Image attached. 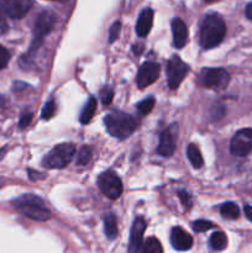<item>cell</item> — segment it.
<instances>
[{"label":"cell","mask_w":252,"mask_h":253,"mask_svg":"<svg viewBox=\"0 0 252 253\" xmlns=\"http://www.w3.org/2000/svg\"><path fill=\"white\" fill-rule=\"evenodd\" d=\"M205 1H207V2H214V1H216V0H205Z\"/></svg>","instance_id":"cell-36"},{"label":"cell","mask_w":252,"mask_h":253,"mask_svg":"<svg viewBox=\"0 0 252 253\" xmlns=\"http://www.w3.org/2000/svg\"><path fill=\"white\" fill-rule=\"evenodd\" d=\"M212 227H214V225L210 221H205V220H198L193 224V229L197 232H205L208 230L212 229Z\"/></svg>","instance_id":"cell-25"},{"label":"cell","mask_w":252,"mask_h":253,"mask_svg":"<svg viewBox=\"0 0 252 253\" xmlns=\"http://www.w3.org/2000/svg\"><path fill=\"white\" fill-rule=\"evenodd\" d=\"M220 212H221L222 216L225 219H230V220H235L239 217L240 215V209L235 203H225V204L221 205L220 208Z\"/></svg>","instance_id":"cell-21"},{"label":"cell","mask_w":252,"mask_h":253,"mask_svg":"<svg viewBox=\"0 0 252 253\" xmlns=\"http://www.w3.org/2000/svg\"><path fill=\"white\" fill-rule=\"evenodd\" d=\"M173 42L177 48H183L188 41V27L180 19H173L172 21Z\"/></svg>","instance_id":"cell-15"},{"label":"cell","mask_w":252,"mask_h":253,"mask_svg":"<svg viewBox=\"0 0 252 253\" xmlns=\"http://www.w3.org/2000/svg\"><path fill=\"white\" fill-rule=\"evenodd\" d=\"M227 245V237L224 232L221 231H217L214 232L210 237V246H211L212 250L215 251H221L226 247Z\"/></svg>","instance_id":"cell-20"},{"label":"cell","mask_w":252,"mask_h":253,"mask_svg":"<svg viewBox=\"0 0 252 253\" xmlns=\"http://www.w3.org/2000/svg\"><path fill=\"white\" fill-rule=\"evenodd\" d=\"M153 24V11L151 9H145L140 14L136 24V32L140 37H146L151 31Z\"/></svg>","instance_id":"cell-16"},{"label":"cell","mask_w":252,"mask_h":253,"mask_svg":"<svg viewBox=\"0 0 252 253\" xmlns=\"http://www.w3.org/2000/svg\"><path fill=\"white\" fill-rule=\"evenodd\" d=\"M175 145H177V126L172 125L161 133L157 152L163 157H170L174 153Z\"/></svg>","instance_id":"cell-12"},{"label":"cell","mask_w":252,"mask_h":253,"mask_svg":"<svg viewBox=\"0 0 252 253\" xmlns=\"http://www.w3.org/2000/svg\"><path fill=\"white\" fill-rule=\"evenodd\" d=\"M142 253H163V249L161 242L155 237H150L146 240L142 246Z\"/></svg>","instance_id":"cell-22"},{"label":"cell","mask_w":252,"mask_h":253,"mask_svg":"<svg viewBox=\"0 0 252 253\" xmlns=\"http://www.w3.org/2000/svg\"><path fill=\"white\" fill-rule=\"evenodd\" d=\"M32 114L31 113H27V114H24V115L21 116V119H20V123H19V126L21 128H25V127H27V126L30 125V124H31V121H32Z\"/></svg>","instance_id":"cell-31"},{"label":"cell","mask_w":252,"mask_h":253,"mask_svg":"<svg viewBox=\"0 0 252 253\" xmlns=\"http://www.w3.org/2000/svg\"><path fill=\"white\" fill-rule=\"evenodd\" d=\"M14 208L25 216L36 221H47L51 217V212L44 207L43 202L36 195L26 194L17 198L14 202Z\"/></svg>","instance_id":"cell-2"},{"label":"cell","mask_w":252,"mask_h":253,"mask_svg":"<svg viewBox=\"0 0 252 253\" xmlns=\"http://www.w3.org/2000/svg\"><path fill=\"white\" fill-rule=\"evenodd\" d=\"M189 67L187 63L182 61L178 56H173L168 62V85L170 89H177L179 84L182 83L183 79L188 74Z\"/></svg>","instance_id":"cell-9"},{"label":"cell","mask_w":252,"mask_h":253,"mask_svg":"<svg viewBox=\"0 0 252 253\" xmlns=\"http://www.w3.org/2000/svg\"><path fill=\"white\" fill-rule=\"evenodd\" d=\"M120 31H121V22L120 21L114 22V25L110 29V34H109V42H110V43H113L114 41L118 40L119 35H120Z\"/></svg>","instance_id":"cell-27"},{"label":"cell","mask_w":252,"mask_h":253,"mask_svg":"<svg viewBox=\"0 0 252 253\" xmlns=\"http://www.w3.org/2000/svg\"><path fill=\"white\" fill-rule=\"evenodd\" d=\"M252 151V128L237 131L230 142V152L237 157H245Z\"/></svg>","instance_id":"cell-6"},{"label":"cell","mask_w":252,"mask_h":253,"mask_svg":"<svg viewBox=\"0 0 252 253\" xmlns=\"http://www.w3.org/2000/svg\"><path fill=\"white\" fill-rule=\"evenodd\" d=\"M74 153H76V147L72 143H62V145H57L49 151L43 158V166L47 168H52V169H59V168H64L73 158Z\"/></svg>","instance_id":"cell-4"},{"label":"cell","mask_w":252,"mask_h":253,"mask_svg":"<svg viewBox=\"0 0 252 253\" xmlns=\"http://www.w3.org/2000/svg\"><path fill=\"white\" fill-rule=\"evenodd\" d=\"M187 153H188V158H189V161H190V163L193 165V167L194 168L203 167V165H204V160H203V156H202V153H200V150L198 148L197 145H194V143H190V145L188 146Z\"/></svg>","instance_id":"cell-17"},{"label":"cell","mask_w":252,"mask_h":253,"mask_svg":"<svg viewBox=\"0 0 252 253\" xmlns=\"http://www.w3.org/2000/svg\"><path fill=\"white\" fill-rule=\"evenodd\" d=\"M104 225H105V234L108 239L114 240L118 235V221L114 214H108L104 217Z\"/></svg>","instance_id":"cell-18"},{"label":"cell","mask_w":252,"mask_h":253,"mask_svg":"<svg viewBox=\"0 0 252 253\" xmlns=\"http://www.w3.org/2000/svg\"><path fill=\"white\" fill-rule=\"evenodd\" d=\"M9 61H10V53L7 52V49L5 48L4 46L0 44V71L4 69L5 67L7 66Z\"/></svg>","instance_id":"cell-28"},{"label":"cell","mask_w":252,"mask_h":253,"mask_svg":"<svg viewBox=\"0 0 252 253\" xmlns=\"http://www.w3.org/2000/svg\"><path fill=\"white\" fill-rule=\"evenodd\" d=\"M113 96H114V93L111 89L104 88L103 90H101L100 98L104 105H109V104H111V101H113Z\"/></svg>","instance_id":"cell-29"},{"label":"cell","mask_w":252,"mask_h":253,"mask_svg":"<svg viewBox=\"0 0 252 253\" xmlns=\"http://www.w3.org/2000/svg\"><path fill=\"white\" fill-rule=\"evenodd\" d=\"M104 123H105L108 132L120 140L127 138L137 128V123L135 119L128 114L124 113L109 114L104 119Z\"/></svg>","instance_id":"cell-3"},{"label":"cell","mask_w":252,"mask_h":253,"mask_svg":"<svg viewBox=\"0 0 252 253\" xmlns=\"http://www.w3.org/2000/svg\"><path fill=\"white\" fill-rule=\"evenodd\" d=\"M54 24H56V16L52 11L49 10H44L37 17L36 22H35L34 27V41H32L31 48H30L29 54H31L32 52L36 51L42 43V40L44 36L49 34L53 29Z\"/></svg>","instance_id":"cell-5"},{"label":"cell","mask_w":252,"mask_h":253,"mask_svg":"<svg viewBox=\"0 0 252 253\" xmlns=\"http://www.w3.org/2000/svg\"><path fill=\"white\" fill-rule=\"evenodd\" d=\"M230 82V76L225 69L208 68L202 73V83L205 88L221 90L227 86Z\"/></svg>","instance_id":"cell-7"},{"label":"cell","mask_w":252,"mask_h":253,"mask_svg":"<svg viewBox=\"0 0 252 253\" xmlns=\"http://www.w3.org/2000/svg\"><path fill=\"white\" fill-rule=\"evenodd\" d=\"M0 7L5 15L19 20L31 10L32 0H0Z\"/></svg>","instance_id":"cell-10"},{"label":"cell","mask_w":252,"mask_h":253,"mask_svg":"<svg viewBox=\"0 0 252 253\" xmlns=\"http://www.w3.org/2000/svg\"><path fill=\"white\" fill-rule=\"evenodd\" d=\"M153 106H155V98L150 96V98H146L145 100L140 101L137 104V110L141 114H143V115H147V114H150L152 111Z\"/></svg>","instance_id":"cell-24"},{"label":"cell","mask_w":252,"mask_h":253,"mask_svg":"<svg viewBox=\"0 0 252 253\" xmlns=\"http://www.w3.org/2000/svg\"><path fill=\"white\" fill-rule=\"evenodd\" d=\"M4 104H5V99H4V96L0 95V108H2V106H4Z\"/></svg>","instance_id":"cell-35"},{"label":"cell","mask_w":252,"mask_h":253,"mask_svg":"<svg viewBox=\"0 0 252 253\" xmlns=\"http://www.w3.org/2000/svg\"><path fill=\"white\" fill-rule=\"evenodd\" d=\"M96 110V99L90 98L88 100V103L84 106L83 111L81 114V123L82 124H88L91 120V118L94 116Z\"/></svg>","instance_id":"cell-19"},{"label":"cell","mask_w":252,"mask_h":253,"mask_svg":"<svg viewBox=\"0 0 252 253\" xmlns=\"http://www.w3.org/2000/svg\"><path fill=\"white\" fill-rule=\"evenodd\" d=\"M52 1H62V0H52Z\"/></svg>","instance_id":"cell-37"},{"label":"cell","mask_w":252,"mask_h":253,"mask_svg":"<svg viewBox=\"0 0 252 253\" xmlns=\"http://www.w3.org/2000/svg\"><path fill=\"white\" fill-rule=\"evenodd\" d=\"M91 158V148L89 146H83V147L79 150L78 157H77V163L79 166H84L86 163H89Z\"/></svg>","instance_id":"cell-23"},{"label":"cell","mask_w":252,"mask_h":253,"mask_svg":"<svg viewBox=\"0 0 252 253\" xmlns=\"http://www.w3.org/2000/svg\"><path fill=\"white\" fill-rule=\"evenodd\" d=\"M54 111H56V105H54L53 101H48L42 110V119L48 120L54 115Z\"/></svg>","instance_id":"cell-26"},{"label":"cell","mask_w":252,"mask_h":253,"mask_svg":"<svg viewBox=\"0 0 252 253\" xmlns=\"http://www.w3.org/2000/svg\"><path fill=\"white\" fill-rule=\"evenodd\" d=\"M244 210H245V215L247 216V219H249L250 221L252 222V207H250V205H246Z\"/></svg>","instance_id":"cell-33"},{"label":"cell","mask_w":252,"mask_h":253,"mask_svg":"<svg viewBox=\"0 0 252 253\" xmlns=\"http://www.w3.org/2000/svg\"><path fill=\"white\" fill-rule=\"evenodd\" d=\"M225 34H226V26L224 20L216 14L208 15L200 29V44L205 49L214 48L221 43Z\"/></svg>","instance_id":"cell-1"},{"label":"cell","mask_w":252,"mask_h":253,"mask_svg":"<svg viewBox=\"0 0 252 253\" xmlns=\"http://www.w3.org/2000/svg\"><path fill=\"white\" fill-rule=\"evenodd\" d=\"M178 195H179L180 202L183 203V205H184L185 208L192 207V199H190L189 194H188L187 192H184V190H180V192L178 193Z\"/></svg>","instance_id":"cell-30"},{"label":"cell","mask_w":252,"mask_h":253,"mask_svg":"<svg viewBox=\"0 0 252 253\" xmlns=\"http://www.w3.org/2000/svg\"><path fill=\"white\" fill-rule=\"evenodd\" d=\"M170 244L178 251H187L192 247L193 239L188 232L180 227H174L170 232Z\"/></svg>","instance_id":"cell-13"},{"label":"cell","mask_w":252,"mask_h":253,"mask_svg":"<svg viewBox=\"0 0 252 253\" xmlns=\"http://www.w3.org/2000/svg\"><path fill=\"white\" fill-rule=\"evenodd\" d=\"M246 16L247 19L252 21V1L246 6Z\"/></svg>","instance_id":"cell-34"},{"label":"cell","mask_w":252,"mask_h":253,"mask_svg":"<svg viewBox=\"0 0 252 253\" xmlns=\"http://www.w3.org/2000/svg\"><path fill=\"white\" fill-rule=\"evenodd\" d=\"M9 30V25H7L6 19H5L4 11L0 7V34H5Z\"/></svg>","instance_id":"cell-32"},{"label":"cell","mask_w":252,"mask_h":253,"mask_svg":"<svg viewBox=\"0 0 252 253\" xmlns=\"http://www.w3.org/2000/svg\"><path fill=\"white\" fill-rule=\"evenodd\" d=\"M0 187H1V182H0Z\"/></svg>","instance_id":"cell-38"},{"label":"cell","mask_w":252,"mask_h":253,"mask_svg":"<svg viewBox=\"0 0 252 253\" xmlns=\"http://www.w3.org/2000/svg\"><path fill=\"white\" fill-rule=\"evenodd\" d=\"M146 230V222L142 219H136L131 229L130 236V253H140L142 245L143 232Z\"/></svg>","instance_id":"cell-14"},{"label":"cell","mask_w":252,"mask_h":253,"mask_svg":"<svg viewBox=\"0 0 252 253\" xmlns=\"http://www.w3.org/2000/svg\"><path fill=\"white\" fill-rule=\"evenodd\" d=\"M98 185L101 192L110 199H118L123 193V183L113 172L101 173L98 179Z\"/></svg>","instance_id":"cell-8"},{"label":"cell","mask_w":252,"mask_h":253,"mask_svg":"<svg viewBox=\"0 0 252 253\" xmlns=\"http://www.w3.org/2000/svg\"><path fill=\"white\" fill-rule=\"evenodd\" d=\"M161 73L160 64L155 62H146L141 66L137 74V85L138 88H147L148 85L155 83L158 79Z\"/></svg>","instance_id":"cell-11"}]
</instances>
